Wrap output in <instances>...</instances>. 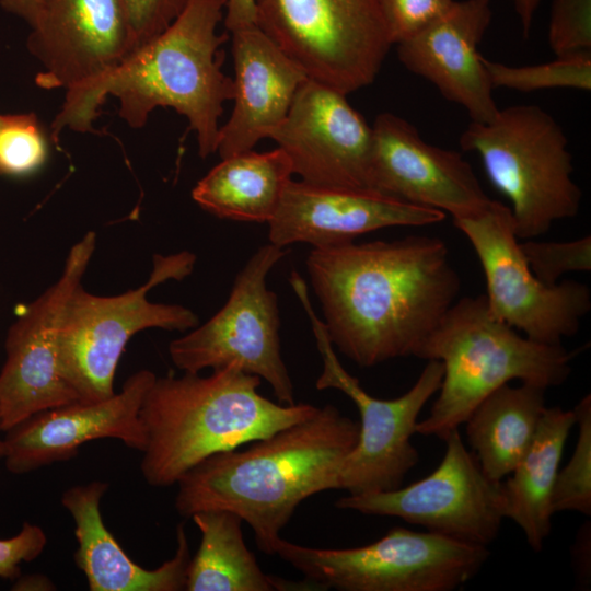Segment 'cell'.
<instances>
[{"mask_svg": "<svg viewBox=\"0 0 591 591\" xmlns=\"http://www.w3.org/2000/svg\"><path fill=\"white\" fill-rule=\"evenodd\" d=\"M305 265L333 346L361 368L415 357L461 288L436 236L313 247Z\"/></svg>", "mask_w": 591, "mask_h": 591, "instance_id": "6da1fadb", "label": "cell"}, {"mask_svg": "<svg viewBox=\"0 0 591 591\" xmlns=\"http://www.w3.org/2000/svg\"><path fill=\"white\" fill-rule=\"evenodd\" d=\"M359 424L327 404L308 418L239 451L216 453L177 482L175 509L184 518L202 510L236 513L253 530L256 545L275 555L280 532L309 497L338 489Z\"/></svg>", "mask_w": 591, "mask_h": 591, "instance_id": "7a4b0ae2", "label": "cell"}, {"mask_svg": "<svg viewBox=\"0 0 591 591\" xmlns=\"http://www.w3.org/2000/svg\"><path fill=\"white\" fill-rule=\"evenodd\" d=\"M225 0H190L161 34L134 49L118 66L92 83L67 91L51 124V138L68 128L93 131L99 108L108 95L119 100L118 114L131 128L146 125L157 107H172L196 132L198 153H215L223 103L233 100L234 81L222 70L220 47L228 33H217Z\"/></svg>", "mask_w": 591, "mask_h": 591, "instance_id": "3957f363", "label": "cell"}, {"mask_svg": "<svg viewBox=\"0 0 591 591\" xmlns=\"http://www.w3.org/2000/svg\"><path fill=\"white\" fill-rule=\"evenodd\" d=\"M259 384L260 378L233 366L207 376L155 378L139 413L147 437L140 463L146 482L175 485L205 459L270 436L317 409L275 403L258 393Z\"/></svg>", "mask_w": 591, "mask_h": 591, "instance_id": "277c9868", "label": "cell"}, {"mask_svg": "<svg viewBox=\"0 0 591 591\" xmlns=\"http://www.w3.org/2000/svg\"><path fill=\"white\" fill-rule=\"evenodd\" d=\"M573 356L561 344L519 334L491 313L485 296L461 298L415 355L443 364L438 398L429 416L417 422L416 433L443 440L485 397L512 380L546 390L559 386L570 375Z\"/></svg>", "mask_w": 591, "mask_h": 591, "instance_id": "5b68a950", "label": "cell"}, {"mask_svg": "<svg viewBox=\"0 0 591 591\" xmlns=\"http://www.w3.org/2000/svg\"><path fill=\"white\" fill-rule=\"evenodd\" d=\"M460 146L479 155L489 182L510 200L518 240L545 234L579 212L582 193L567 137L540 106H509L488 123L472 121Z\"/></svg>", "mask_w": 591, "mask_h": 591, "instance_id": "8992f818", "label": "cell"}, {"mask_svg": "<svg viewBox=\"0 0 591 591\" xmlns=\"http://www.w3.org/2000/svg\"><path fill=\"white\" fill-rule=\"evenodd\" d=\"M187 251L155 254L146 283L112 297L95 296L80 285L67 304L58 351L62 373L80 402L93 403L115 394L114 376L128 340L147 328L187 331L198 325L196 314L179 304L153 303L148 292L167 280H182L194 269Z\"/></svg>", "mask_w": 591, "mask_h": 591, "instance_id": "52a82bcc", "label": "cell"}, {"mask_svg": "<svg viewBox=\"0 0 591 591\" xmlns=\"http://www.w3.org/2000/svg\"><path fill=\"white\" fill-rule=\"evenodd\" d=\"M275 555L318 589L453 591L479 572L489 549L395 526L378 541L350 548L310 547L280 537Z\"/></svg>", "mask_w": 591, "mask_h": 591, "instance_id": "ba28073f", "label": "cell"}, {"mask_svg": "<svg viewBox=\"0 0 591 591\" xmlns=\"http://www.w3.org/2000/svg\"><path fill=\"white\" fill-rule=\"evenodd\" d=\"M289 282L310 320L323 362L315 387L340 391L354 402L360 415L358 441L343 464L338 489L348 495L397 489L419 461L410 440L420 412L440 389L442 362L428 360L414 385L396 398L372 396L340 363L324 322L312 308L303 278L292 271Z\"/></svg>", "mask_w": 591, "mask_h": 591, "instance_id": "9c48e42d", "label": "cell"}, {"mask_svg": "<svg viewBox=\"0 0 591 591\" xmlns=\"http://www.w3.org/2000/svg\"><path fill=\"white\" fill-rule=\"evenodd\" d=\"M256 18L309 79L346 95L374 81L392 46L379 0H256Z\"/></svg>", "mask_w": 591, "mask_h": 591, "instance_id": "30bf717a", "label": "cell"}, {"mask_svg": "<svg viewBox=\"0 0 591 591\" xmlns=\"http://www.w3.org/2000/svg\"><path fill=\"white\" fill-rule=\"evenodd\" d=\"M285 247L260 246L237 273L224 305L205 324L174 339L172 362L182 371L233 366L264 379L280 404H294L292 380L281 356L277 294L266 286Z\"/></svg>", "mask_w": 591, "mask_h": 591, "instance_id": "8fae6325", "label": "cell"}, {"mask_svg": "<svg viewBox=\"0 0 591 591\" xmlns=\"http://www.w3.org/2000/svg\"><path fill=\"white\" fill-rule=\"evenodd\" d=\"M453 224L470 241L486 279V300L491 313L525 337L560 345L576 335L591 310L586 283L541 281L530 269L514 233L509 207L497 200L480 211L454 218Z\"/></svg>", "mask_w": 591, "mask_h": 591, "instance_id": "7c38bea8", "label": "cell"}, {"mask_svg": "<svg viewBox=\"0 0 591 591\" xmlns=\"http://www.w3.org/2000/svg\"><path fill=\"white\" fill-rule=\"evenodd\" d=\"M438 467L406 487L338 498L336 508L366 515L394 517L460 542L488 547L505 519L501 482L490 480L459 429L444 439Z\"/></svg>", "mask_w": 591, "mask_h": 591, "instance_id": "4fadbf2b", "label": "cell"}, {"mask_svg": "<svg viewBox=\"0 0 591 591\" xmlns=\"http://www.w3.org/2000/svg\"><path fill=\"white\" fill-rule=\"evenodd\" d=\"M88 232L69 251L58 280L11 325L0 371V426L3 433L40 412L80 402L66 380L58 351L60 326L73 291L95 250Z\"/></svg>", "mask_w": 591, "mask_h": 591, "instance_id": "5bb4252c", "label": "cell"}, {"mask_svg": "<svg viewBox=\"0 0 591 591\" xmlns=\"http://www.w3.org/2000/svg\"><path fill=\"white\" fill-rule=\"evenodd\" d=\"M268 138L287 153L293 174L305 183L372 189V126L339 91L308 78Z\"/></svg>", "mask_w": 591, "mask_h": 591, "instance_id": "9a60e30c", "label": "cell"}, {"mask_svg": "<svg viewBox=\"0 0 591 591\" xmlns=\"http://www.w3.org/2000/svg\"><path fill=\"white\" fill-rule=\"evenodd\" d=\"M43 89H80L118 66L136 43L120 0H40L27 38Z\"/></svg>", "mask_w": 591, "mask_h": 591, "instance_id": "2e32d148", "label": "cell"}, {"mask_svg": "<svg viewBox=\"0 0 591 591\" xmlns=\"http://www.w3.org/2000/svg\"><path fill=\"white\" fill-rule=\"evenodd\" d=\"M372 132V189L453 219L472 216L490 202L461 153L428 143L406 119L382 113Z\"/></svg>", "mask_w": 591, "mask_h": 591, "instance_id": "e0dca14e", "label": "cell"}, {"mask_svg": "<svg viewBox=\"0 0 591 591\" xmlns=\"http://www.w3.org/2000/svg\"><path fill=\"white\" fill-rule=\"evenodd\" d=\"M149 370L131 374L119 393L93 403L76 402L27 418L4 432L3 461L25 474L74 457L92 440L117 439L142 452L147 437L140 419L143 397L155 380Z\"/></svg>", "mask_w": 591, "mask_h": 591, "instance_id": "ac0fdd59", "label": "cell"}, {"mask_svg": "<svg viewBox=\"0 0 591 591\" xmlns=\"http://www.w3.org/2000/svg\"><path fill=\"white\" fill-rule=\"evenodd\" d=\"M445 217L440 210L374 189L328 187L291 179L268 222V239L280 247L294 243L327 247L352 242L380 229L430 225Z\"/></svg>", "mask_w": 591, "mask_h": 591, "instance_id": "d6986e66", "label": "cell"}, {"mask_svg": "<svg viewBox=\"0 0 591 591\" xmlns=\"http://www.w3.org/2000/svg\"><path fill=\"white\" fill-rule=\"evenodd\" d=\"M493 0L455 1L438 19L397 44L399 61L464 107L472 121L488 123L499 108L477 51L491 23Z\"/></svg>", "mask_w": 591, "mask_h": 591, "instance_id": "ffe728a7", "label": "cell"}, {"mask_svg": "<svg viewBox=\"0 0 591 591\" xmlns=\"http://www.w3.org/2000/svg\"><path fill=\"white\" fill-rule=\"evenodd\" d=\"M234 106L220 127L221 159L250 151L286 118L304 71L257 25L232 33Z\"/></svg>", "mask_w": 591, "mask_h": 591, "instance_id": "44dd1931", "label": "cell"}, {"mask_svg": "<svg viewBox=\"0 0 591 591\" xmlns=\"http://www.w3.org/2000/svg\"><path fill=\"white\" fill-rule=\"evenodd\" d=\"M108 484L76 485L62 493L61 503L74 522L78 548L73 555L91 591H181L186 588L190 551L185 526L176 528V551L155 569L136 564L106 529L101 500Z\"/></svg>", "mask_w": 591, "mask_h": 591, "instance_id": "7402d4cb", "label": "cell"}, {"mask_svg": "<svg viewBox=\"0 0 591 591\" xmlns=\"http://www.w3.org/2000/svg\"><path fill=\"white\" fill-rule=\"evenodd\" d=\"M573 410L546 407L522 459L502 482L505 519L523 532L540 552L552 531V498L567 438L575 426Z\"/></svg>", "mask_w": 591, "mask_h": 591, "instance_id": "603a6c76", "label": "cell"}, {"mask_svg": "<svg viewBox=\"0 0 591 591\" xmlns=\"http://www.w3.org/2000/svg\"><path fill=\"white\" fill-rule=\"evenodd\" d=\"M293 174L279 147L258 153H237L212 167L194 187L193 199L218 218L269 222Z\"/></svg>", "mask_w": 591, "mask_h": 591, "instance_id": "cb8c5ba5", "label": "cell"}, {"mask_svg": "<svg viewBox=\"0 0 591 591\" xmlns=\"http://www.w3.org/2000/svg\"><path fill=\"white\" fill-rule=\"evenodd\" d=\"M545 392L532 383L505 384L465 420L471 451L490 480L500 483L528 451L546 408Z\"/></svg>", "mask_w": 591, "mask_h": 591, "instance_id": "d4e9b609", "label": "cell"}, {"mask_svg": "<svg viewBox=\"0 0 591 591\" xmlns=\"http://www.w3.org/2000/svg\"><path fill=\"white\" fill-rule=\"evenodd\" d=\"M190 518L201 540L188 564L185 590L280 591L294 587L262 570L244 542L243 520L236 513L211 509Z\"/></svg>", "mask_w": 591, "mask_h": 591, "instance_id": "484cf974", "label": "cell"}, {"mask_svg": "<svg viewBox=\"0 0 591 591\" xmlns=\"http://www.w3.org/2000/svg\"><path fill=\"white\" fill-rule=\"evenodd\" d=\"M491 86L529 93L548 89L591 90V53L556 57L551 62L507 66L483 58Z\"/></svg>", "mask_w": 591, "mask_h": 591, "instance_id": "4316f807", "label": "cell"}, {"mask_svg": "<svg viewBox=\"0 0 591 591\" xmlns=\"http://www.w3.org/2000/svg\"><path fill=\"white\" fill-rule=\"evenodd\" d=\"M578 439L569 462L558 470L552 506L554 513L575 511L591 515V395L572 409Z\"/></svg>", "mask_w": 591, "mask_h": 591, "instance_id": "83f0119b", "label": "cell"}, {"mask_svg": "<svg viewBox=\"0 0 591 591\" xmlns=\"http://www.w3.org/2000/svg\"><path fill=\"white\" fill-rule=\"evenodd\" d=\"M48 155L46 135L33 113L2 115L0 119V174L26 175Z\"/></svg>", "mask_w": 591, "mask_h": 591, "instance_id": "f1b7e54d", "label": "cell"}, {"mask_svg": "<svg viewBox=\"0 0 591 591\" xmlns=\"http://www.w3.org/2000/svg\"><path fill=\"white\" fill-rule=\"evenodd\" d=\"M519 244L532 273L547 285L568 273L591 270V235L566 242L529 239Z\"/></svg>", "mask_w": 591, "mask_h": 591, "instance_id": "f546056e", "label": "cell"}, {"mask_svg": "<svg viewBox=\"0 0 591 591\" xmlns=\"http://www.w3.org/2000/svg\"><path fill=\"white\" fill-rule=\"evenodd\" d=\"M548 44L556 57L591 53V0H552Z\"/></svg>", "mask_w": 591, "mask_h": 591, "instance_id": "4dcf8cb0", "label": "cell"}, {"mask_svg": "<svg viewBox=\"0 0 591 591\" xmlns=\"http://www.w3.org/2000/svg\"><path fill=\"white\" fill-rule=\"evenodd\" d=\"M454 0H379L392 45L398 44L438 19Z\"/></svg>", "mask_w": 591, "mask_h": 591, "instance_id": "1f68e13d", "label": "cell"}, {"mask_svg": "<svg viewBox=\"0 0 591 591\" xmlns=\"http://www.w3.org/2000/svg\"><path fill=\"white\" fill-rule=\"evenodd\" d=\"M136 48L164 32L190 0H120Z\"/></svg>", "mask_w": 591, "mask_h": 591, "instance_id": "d6a6232c", "label": "cell"}, {"mask_svg": "<svg viewBox=\"0 0 591 591\" xmlns=\"http://www.w3.org/2000/svg\"><path fill=\"white\" fill-rule=\"evenodd\" d=\"M46 545L44 530L39 525L24 522L16 535L0 540V578L15 580L21 575L20 564L36 559Z\"/></svg>", "mask_w": 591, "mask_h": 591, "instance_id": "836d02e7", "label": "cell"}, {"mask_svg": "<svg viewBox=\"0 0 591 591\" xmlns=\"http://www.w3.org/2000/svg\"><path fill=\"white\" fill-rule=\"evenodd\" d=\"M224 9L223 20L227 31L233 33L257 25L256 0H225Z\"/></svg>", "mask_w": 591, "mask_h": 591, "instance_id": "e575fe53", "label": "cell"}, {"mask_svg": "<svg viewBox=\"0 0 591 591\" xmlns=\"http://www.w3.org/2000/svg\"><path fill=\"white\" fill-rule=\"evenodd\" d=\"M590 523L588 522L580 529L573 551L576 571L582 584L587 583V579L590 580V565H587V560L590 561Z\"/></svg>", "mask_w": 591, "mask_h": 591, "instance_id": "d590c367", "label": "cell"}, {"mask_svg": "<svg viewBox=\"0 0 591 591\" xmlns=\"http://www.w3.org/2000/svg\"><path fill=\"white\" fill-rule=\"evenodd\" d=\"M0 5L7 12L22 18L32 28L39 15L40 0H0Z\"/></svg>", "mask_w": 591, "mask_h": 591, "instance_id": "8d00e7d4", "label": "cell"}, {"mask_svg": "<svg viewBox=\"0 0 591 591\" xmlns=\"http://www.w3.org/2000/svg\"><path fill=\"white\" fill-rule=\"evenodd\" d=\"M12 586V590L15 591H33V590H55V584L50 581L49 578L43 575H20Z\"/></svg>", "mask_w": 591, "mask_h": 591, "instance_id": "74e56055", "label": "cell"}, {"mask_svg": "<svg viewBox=\"0 0 591 591\" xmlns=\"http://www.w3.org/2000/svg\"><path fill=\"white\" fill-rule=\"evenodd\" d=\"M541 1L542 0H512L525 38L529 36L535 12Z\"/></svg>", "mask_w": 591, "mask_h": 591, "instance_id": "f35d334b", "label": "cell"}, {"mask_svg": "<svg viewBox=\"0 0 591 591\" xmlns=\"http://www.w3.org/2000/svg\"><path fill=\"white\" fill-rule=\"evenodd\" d=\"M3 431L0 426V461L3 459V452H4V443H3Z\"/></svg>", "mask_w": 591, "mask_h": 591, "instance_id": "ab89813d", "label": "cell"}, {"mask_svg": "<svg viewBox=\"0 0 591 591\" xmlns=\"http://www.w3.org/2000/svg\"><path fill=\"white\" fill-rule=\"evenodd\" d=\"M1 117H2V114H0V119H1Z\"/></svg>", "mask_w": 591, "mask_h": 591, "instance_id": "60d3db41", "label": "cell"}]
</instances>
